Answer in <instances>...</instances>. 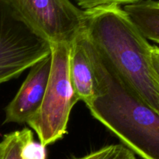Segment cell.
<instances>
[{"mask_svg": "<svg viewBox=\"0 0 159 159\" xmlns=\"http://www.w3.org/2000/svg\"><path fill=\"white\" fill-rule=\"evenodd\" d=\"M94 51L99 94L86 106L90 113L134 155L159 159V114L126 88Z\"/></svg>", "mask_w": 159, "mask_h": 159, "instance_id": "obj_2", "label": "cell"}, {"mask_svg": "<svg viewBox=\"0 0 159 159\" xmlns=\"http://www.w3.org/2000/svg\"><path fill=\"white\" fill-rule=\"evenodd\" d=\"M152 63L156 75L157 81L159 83V48L157 46H152Z\"/></svg>", "mask_w": 159, "mask_h": 159, "instance_id": "obj_13", "label": "cell"}, {"mask_svg": "<svg viewBox=\"0 0 159 159\" xmlns=\"http://www.w3.org/2000/svg\"><path fill=\"white\" fill-rule=\"evenodd\" d=\"M123 9L144 38L159 43V1L146 0Z\"/></svg>", "mask_w": 159, "mask_h": 159, "instance_id": "obj_8", "label": "cell"}, {"mask_svg": "<svg viewBox=\"0 0 159 159\" xmlns=\"http://www.w3.org/2000/svg\"><path fill=\"white\" fill-rule=\"evenodd\" d=\"M46 148L36 142L34 137L28 140L21 152L22 159H46Z\"/></svg>", "mask_w": 159, "mask_h": 159, "instance_id": "obj_12", "label": "cell"}, {"mask_svg": "<svg viewBox=\"0 0 159 159\" xmlns=\"http://www.w3.org/2000/svg\"><path fill=\"white\" fill-rule=\"evenodd\" d=\"M33 137L32 130L28 128L4 135L0 142V159H22L23 147Z\"/></svg>", "mask_w": 159, "mask_h": 159, "instance_id": "obj_9", "label": "cell"}, {"mask_svg": "<svg viewBox=\"0 0 159 159\" xmlns=\"http://www.w3.org/2000/svg\"><path fill=\"white\" fill-rule=\"evenodd\" d=\"M15 15L51 44L71 43L85 26V10L71 0H4Z\"/></svg>", "mask_w": 159, "mask_h": 159, "instance_id": "obj_4", "label": "cell"}, {"mask_svg": "<svg viewBox=\"0 0 159 159\" xmlns=\"http://www.w3.org/2000/svg\"><path fill=\"white\" fill-rule=\"evenodd\" d=\"M84 29L112 72L159 114V83L152 63V46L124 9L108 6L85 10Z\"/></svg>", "mask_w": 159, "mask_h": 159, "instance_id": "obj_1", "label": "cell"}, {"mask_svg": "<svg viewBox=\"0 0 159 159\" xmlns=\"http://www.w3.org/2000/svg\"><path fill=\"white\" fill-rule=\"evenodd\" d=\"M51 68V53L31 67L19 91L6 107L4 124H27L38 111L48 86Z\"/></svg>", "mask_w": 159, "mask_h": 159, "instance_id": "obj_6", "label": "cell"}, {"mask_svg": "<svg viewBox=\"0 0 159 159\" xmlns=\"http://www.w3.org/2000/svg\"><path fill=\"white\" fill-rule=\"evenodd\" d=\"M82 10H89L95 8L108 6H127L146 0H74Z\"/></svg>", "mask_w": 159, "mask_h": 159, "instance_id": "obj_11", "label": "cell"}, {"mask_svg": "<svg viewBox=\"0 0 159 159\" xmlns=\"http://www.w3.org/2000/svg\"><path fill=\"white\" fill-rule=\"evenodd\" d=\"M74 159H137L133 152L124 144H111Z\"/></svg>", "mask_w": 159, "mask_h": 159, "instance_id": "obj_10", "label": "cell"}, {"mask_svg": "<svg viewBox=\"0 0 159 159\" xmlns=\"http://www.w3.org/2000/svg\"><path fill=\"white\" fill-rule=\"evenodd\" d=\"M51 53V43L30 29L4 0H0V84L19 76Z\"/></svg>", "mask_w": 159, "mask_h": 159, "instance_id": "obj_5", "label": "cell"}, {"mask_svg": "<svg viewBox=\"0 0 159 159\" xmlns=\"http://www.w3.org/2000/svg\"><path fill=\"white\" fill-rule=\"evenodd\" d=\"M69 75L75 96L78 101H83L87 106L99 96V82L94 48L84 27L71 42Z\"/></svg>", "mask_w": 159, "mask_h": 159, "instance_id": "obj_7", "label": "cell"}, {"mask_svg": "<svg viewBox=\"0 0 159 159\" xmlns=\"http://www.w3.org/2000/svg\"><path fill=\"white\" fill-rule=\"evenodd\" d=\"M51 45V68L43 101L38 111L27 122L46 148L67 134L70 113L78 100L69 75L71 43Z\"/></svg>", "mask_w": 159, "mask_h": 159, "instance_id": "obj_3", "label": "cell"}]
</instances>
